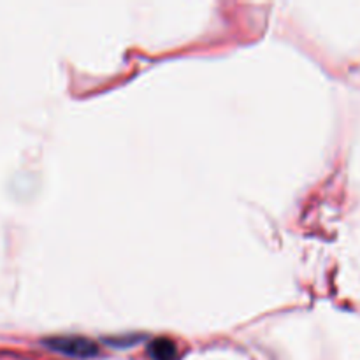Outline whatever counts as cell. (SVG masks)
<instances>
[{"mask_svg": "<svg viewBox=\"0 0 360 360\" xmlns=\"http://www.w3.org/2000/svg\"><path fill=\"white\" fill-rule=\"evenodd\" d=\"M46 347L49 350L56 352V354H62L74 359H90L98 354V348L94 341L79 336L51 338V340L46 341Z\"/></svg>", "mask_w": 360, "mask_h": 360, "instance_id": "obj_1", "label": "cell"}, {"mask_svg": "<svg viewBox=\"0 0 360 360\" xmlns=\"http://www.w3.org/2000/svg\"><path fill=\"white\" fill-rule=\"evenodd\" d=\"M148 354L153 360H176L178 359V347L174 345V341L167 340V338H158L150 343Z\"/></svg>", "mask_w": 360, "mask_h": 360, "instance_id": "obj_2", "label": "cell"}]
</instances>
